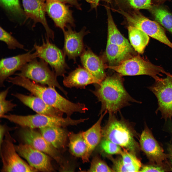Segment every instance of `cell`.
Instances as JSON below:
<instances>
[{"mask_svg":"<svg viewBox=\"0 0 172 172\" xmlns=\"http://www.w3.org/2000/svg\"><path fill=\"white\" fill-rule=\"evenodd\" d=\"M121 75L115 74L106 76L99 84H96L93 94L101 103L99 114L106 111L116 114L131 102L140 103L133 98L125 89Z\"/></svg>","mask_w":172,"mask_h":172,"instance_id":"1","label":"cell"},{"mask_svg":"<svg viewBox=\"0 0 172 172\" xmlns=\"http://www.w3.org/2000/svg\"><path fill=\"white\" fill-rule=\"evenodd\" d=\"M109 114L107 122L102 128V138L109 140L136 155L140 147L130 123L122 115L119 119L115 114Z\"/></svg>","mask_w":172,"mask_h":172,"instance_id":"2","label":"cell"},{"mask_svg":"<svg viewBox=\"0 0 172 172\" xmlns=\"http://www.w3.org/2000/svg\"><path fill=\"white\" fill-rule=\"evenodd\" d=\"M105 67L115 71L122 76L146 75L152 77L155 81L161 79L159 77L162 76L161 73L166 75L171 74L162 67L154 64L139 55L127 59L118 65H107Z\"/></svg>","mask_w":172,"mask_h":172,"instance_id":"3","label":"cell"},{"mask_svg":"<svg viewBox=\"0 0 172 172\" xmlns=\"http://www.w3.org/2000/svg\"><path fill=\"white\" fill-rule=\"evenodd\" d=\"M43 59L35 58L26 64L16 75L27 78L37 83L57 88L66 96L67 93L59 83L55 73Z\"/></svg>","mask_w":172,"mask_h":172,"instance_id":"4","label":"cell"},{"mask_svg":"<svg viewBox=\"0 0 172 172\" xmlns=\"http://www.w3.org/2000/svg\"><path fill=\"white\" fill-rule=\"evenodd\" d=\"M116 11L124 17L128 25L143 31L149 36L167 45L172 49V43L167 37L162 28L157 22L148 19L138 10L125 11L118 9Z\"/></svg>","mask_w":172,"mask_h":172,"instance_id":"5","label":"cell"},{"mask_svg":"<svg viewBox=\"0 0 172 172\" xmlns=\"http://www.w3.org/2000/svg\"><path fill=\"white\" fill-rule=\"evenodd\" d=\"M2 118L20 125L23 128L35 129L48 127H64L73 125L75 123L74 119L67 117L53 116L37 114L27 115L15 114L5 115Z\"/></svg>","mask_w":172,"mask_h":172,"instance_id":"6","label":"cell"},{"mask_svg":"<svg viewBox=\"0 0 172 172\" xmlns=\"http://www.w3.org/2000/svg\"><path fill=\"white\" fill-rule=\"evenodd\" d=\"M13 141L7 132L0 146L2 162V172H37V171L23 160L17 151Z\"/></svg>","mask_w":172,"mask_h":172,"instance_id":"7","label":"cell"},{"mask_svg":"<svg viewBox=\"0 0 172 172\" xmlns=\"http://www.w3.org/2000/svg\"><path fill=\"white\" fill-rule=\"evenodd\" d=\"M49 38L45 36L42 38V44L35 43L34 48L38 53V57L44 60L54 69L57 76H64L68 67L65 60L63 51L51 43Z\"/></svg>","mask_w":172,"mask_h":172,"instance_id":"8","label":"cell"},{"mask_svg":"<svg viewBox=\"0 0 172 172\" xmlns=\"http://www.w3.org/2000/svg\"><path fill=\"white\" fill-rule=\"evenodd\" d=\"M148 88L157 100L158 107L156 113L160 111L162 118L166 120L171 119L172 117V74L155 81Z\"/></svg>","mask_w":172,"mask_h":172,"instance_id":"9","label":"cell"},{"mask_svg":"<svg viewBox=\"0 0 172 172\" xmlns=\"http://www.w3.org/2000/svg\"><path fill=\"white\" fill-rule=\"evenodd\" d=\"M15 146L18 154L38 172L55 171L51 163V157L48 155L25 143Z\"/></svg>","mask_w":172,"mask_h":172,"instance_id":"10","label":"cell"},{"mask_svg":"<svg viewBox=\"0 0 172 172\" xmlns=\"http://www.w3.org/2000/svg\"><path fill=\"white\" fill-rule=\"evenodd\" d=\"M23 128L20 134L25 143L48 155L58 162L61 161V157L58 150L46 140L40 132L34 129Z\"/></svg>","mask_w":172,"mask_h":172,"instance_id":"11","label":"cell"},{"mask_svg":"<svg viewBox=\"0 0 172 172\" xmlns=\"http://www.w3.org/2000/svg\"><path fill=\"white\" fill-rule=\"evenodd\" d=\"M31 50L22 54L15 56L2 58L0 61V86H4L5 80L19 70L26 64L34 59L38 57L36 51L33 53Z\"/></svg>","mask_w":172,"mask_h":172,"instance_id":"12","label":"cell"},{"mask_svg":"<svg viewBox=\"0 0 172 172\" xmlns=\"http://www.w3.org/2000/svg\"><path fill=\"white\" fill-rule=\"evenodd\" d=\"M140 148L149 160L158 165H162L167 156L164 152L148 128L146 126L140 139Z\"/></svg>","mask_w":172,"mask_h":172,"instance_id":"13","label":"cell"},{"mask_svg":"<svg viewBox=\"0 0 172 172\" xmlns=\"http://www.w3.org/2000/svg\"><path fill=\"white\" fill-rule=\"evenodd\" d=\"M45 0H22L25 15L27 18L34 22V27L37 23H41L45 29L46 36L53 40L54 33L48 24L46 16Z\"/></svg>","mask_w":172,"mask_h":172,"instance_id":"14","label":"cell"},{"mask_svg":"<svg viewBox=\"0 0 172 172\" xmlns=\"http://www.w3.org/2000/svg\"><path fill=\"white\" fill-rule=\"evenodd\" d=\"M45 8L56 25L63 31L68 24L74 26L72 11L64 3L57 0H46Z\"/></svg>","mask_w":172,"mask_h":172,"instance_id":"15","label":"cell"},{"mask_svg":"<svg viewBox=\"0 0 172 172\" xmlns=\"http://www.w3.org/2000/svg\"><path fill=\"white\" fill-rule=\"evenodd\" d=\"M66 27V30L63 31L64 39L63 51L69 59L75 61L84 50L83 38L89 32L84 27L78 32L73 30L68 25Z\"/></svg>","mask_w":172,"mask_h":172,"instance_id":"16","label":"cell"},{"mask_svg":"<svg viewBox=\"0 0 172 172\" xmlns=\"http://www.w3.org/2000/svg\"><path fill=\"white\" fill-rule=\"evenodd\" d=\"M80 59L83 67L100 83L106 76L101 59L89 48L84 50Z\"/></svg>","mask_w":172,"mask_h":172,"instance_id":"17","label":"cell"},{"mask_svg":"<svg viewBox=\"0 0 172 172\" xmlns=\"http://www.w3.org/2000/svg\"><path fill=\"white\" fill-rule=\"evenodd\" d=\"M13 95L37 113L53 116H63L64 113L47 104L37 96L18 93L13 94Z\"/></svg>","mask_w":172,"mask_h":172,"instance_id":"18","label":"cell"},{"mask_svg":"<svg viewBox=\"0 0 172 172\" xmlns=\"http://www.w3.org/2000/svg\"><path fill=\"white\" fill-rule=\"evenodd\" d=\"M107 113L105 111L101 114L99 119L93 125L86 130L83 132L87 146L86 152L81 158L84 163L88 161L93 151L101 140L102 136L101 124L104 116Z\"/></svg>","mask_w":172,"mask_h":172,"instance_id":"19","label":"cell"},{"mask_svg":"<svg viewBox=\"0 0 172 172\" xmlns=\"http://www.w3.org/2000/svg\"><path fill=\"white\" fill-rule=\"evenodd\" d=\"M63 82L65 87L84 88L92 84H99L98 82L83 67H79L67 76H64Z\"/></svg>","mask_w":172,"mask_h":172,"instance_id":"20","label":"cell"},{"mask_svg":"<svg viewBox=\"0 0 172 172\" xmlns=\"http://www.w3.org/2000/svg\"><path fill=\"white\" fill-rule=\"evenodd\" d=\"M39 129L44 138L54 148L58 150L65 148L68 134L62 127H48Z\"/></svg>","mask_w":172,"mask_h":172,"instance_id":"21","label":"cell"},{"mask_svg":"<svg viewBox=\"0 0 172 172\" xmlns=\"http://www.w3.org/2000/svg\"><path fill=\"white\" fill-rule=\"evenodd\" d=\"M108 16V38L107 42L132 49L128 40L121 34L113 21L110 8L105 6Z\"/></svg>","mask_w":172,"mask_h":172,"instance_id":"22","label":"cell"},{"mask_svg":"<svg viewBox=\"0 0 172 172\" xmlns=\"http://www.w3.org/2000/svg\"><path fill=\"white\" fill-rule=\"evenodd\" d=\"M132 49L107 42V58L110 66L118 64L127 57Z\"/></svg>","mask_w":172,"mask_h":172,"instance_id":"23","label":"cell"},{"mask_svg":"<svg viewBox=\"0 0 172 172\" xmlns=\"http://www.w3.org/2000/svg\"><path fill=\"white\" fill-rule=\"evenodd\" d=\"M130 44L138 53L142 54L149 40V36L141 30L131 26L128 27Z\"/></svg>","mask_w":172,"mask_h":172,"instance_id":"24","label":"cell"},{"mask_svg":"<svg viewBox=\"0 0 172 172\" xmlns=\"http://www.w3.org/2000/svg\"><path fill=\"white\" fill-rule=\"evenodd\" d=\"M68 135L71 152L75 156L81 158L85 155L87 149L83 132L77 133L70 132Z\"/></svg>","mask_w":172,"mask_h":172,"instance_id":"25","label":"cell"},{"mask_svg":"<svg viewBox=\"0 0 172 172\" xmlns=\"http://www.w3.org/2000/svg\"><path fill=\"white\" fill-rule=\"evenodd\" d=\"M151 1V0H112V3L114 2L116 6L118 8L115 9L125 11L139 10L141 9L149 10L152 6Z\"/></svg>","mask_w":172,"mask_h":172,"instance_id":"26","label":"cell"},{"mask_svg":"<svg viewBox=\"0 0 172 172\" xmlns=\"http://www.w3.org/2000/svg\"><path fill=\"white\" fill-rule=\"evenodd\" d=\"M149 10L155 20L172 34V14L159 6H152Z\"/></svg>","mask_w":172,"mask_h":172,"instance_id":"27","label":"cell"},{"mask_svg":"<svg viewBox=\"0 0 172 172\" xmlns=\"http://www.w3.org/2000/svg\"><path fill=\"white\" fill-rule=\"evenodd\" d=\"M123 149L120 155L124 166L128 172H139L141 163L137 155L125 149Z\"/></svg>","mask_w":172,"mask_h":172,"instance_id":"28","label":"cell"},{"mask_svg":"<svg viewBox=\"0 0 172 172\" xmlns=\"http://www.w3.org/2000/svg\"><path fill=\"white\" fill-rule=\"evenodd\" d=\"M0 40L5 43L10 49L19 48L27 51L23 45L1 27L0 28Z\"/></svg>","mask_w":172,"mask_h":172,"instance_id":"29","label":"cell"},{"mask_svg":"<svg viewBox=\"0 0 172 172\" xmlns=\"http://www.w3.org/2000/svg\"><path fill=\"white\" fill-rule=\"evenodd\" d=\"M100 143L102 150L109 155H120L122 152L121 147L107 139L102 138Z\"/></svg>","mask_w":172,"mask_h":172,"instance_id":"30","label":"cell"},{"mask_svg":"<svg viewBox=\"0 0 172 172\" xmlns=\"http://www.w3.org/2000/svg\"><path fill=\"white\" fill-rule=\"evenodd\" d=\"M88 172H114L104 161L96 156L92 159Z\"/></svg>","mask_w":172,"mask_h":172,"instance_id":"31","label":"cell"},{"mask_svg":"<svg viewBox=\"0 0 172 172\" xmlns=\"http://www.w3.org/2000/svg\"><path fill=\"white\" fill-rule=\"evenodd\" d=\"M9 88L1 92L0 93V117L2 118L8 112L12 110L16 106L11 101L7 100L6 97L8 92Z\"/></svg>","mask_w":172,"mask_h":172,"instance_id":"32","label":"cell"},{"mask_svg":"<svg viewBox=\"0 0 172 172\" xmlns=\"http://www.w3.org/2000/svg\"><path fill=\"white\" fill-rule=\"evenodd\" d=\"M2 5L6 10L15 15H22L24 14L19 0H0Z\"/></svg>","mask_w":172,"mask_h":172,"instance_id":"33","label":"cell"},{"mask_svg":"<svg viewBox=\"0 0 172 172\" xmlns=\"http://www.w3.org/2000/svg\"><path fill=\"white\" fill-rule=\"evenodd\" d=\"M107 157L113 163L112 169L114 172H128L124 166L121 156L115 158L110 156Z\"/></svg>","mask_w":172,"mask_h":172,"instance_id":"34","label":"cell"},{"mask_svg":"<svg viewBox=\"0 0 172 172\" xmlns=\"http://www.w3.org/2000/svg\"><path fill=\"white\" fill-rule=\"evenodd\" d=\"M167 169L164 165L156 164L148 165L143 166L140 169V172H164Z\"/></svg>","mask_w":172,"mask_h":172,"instance_id":"35","label":"cell"},{"mask_svg":"<svg viewBox=\"0 0 172 172\" xmlns=\"http://www.w3.org/2000/svg\"><path fill=\"white\" fill-rule=\"evenodd\" d=\"M103 1L106 2L108 4H112V0H87V1L90 3L92 9H96L98 5L99 2Z\"/></svg>","mask_w":172,"mask_h":172,"instance_id":"36","label":"cell"},{"mask_svg":"<svg viewBox=\"0 0 172 172\" xmlns=\"http://www.w3.org/2000/svg\"><path fill=\"white\" fill-rule=\"evenodd\" d=\"M5 126L2 125L0 124V146L1 145L4 139V136L6 133V129Z\"/></svg>","mask_w":172,"mask_h":172,"instance_id":"37","label":"cell"},{"mask_svg":"<svg viewBox=\"0 0 172 172\" xmlns=\"http://www.w3.org/2000/svg\"><path fill=\"white\" fill-rule=\"evenodd\" d=\"M64 3H68L75 6H77L78 4L77 0H57Z\"/></svg>","mask_w":172,"mask_h":172,"instance_id":"38","label":"cell"},{"mask_svg":"<svg viewBox=\"0 0 172 172\" xmlns=\"http://www.w3.org/2000/svg\"><path fill=\"white\" fill-rule=\"evenodd\" d=\"M168 150L169 153L168 156L169 157L172 165V145L169 146Z\"/></svg>","mask_w":172,"mask_h":172,"instance_id":"39","label":"cell"},{"mask_svg":"<svg viewBox=\"0 0 172 172\" xmlns=\"http://www.w3.org/2000/svg\"><path fill=\"white\" fill-rule=\"evenodd\" d=\"M170 130L171 132L172 133V124H171L170 126Z\"/></svg>","mask_w":172,"mask_h":172,"instance_id":"40","label":"cell"}]
</instances>
